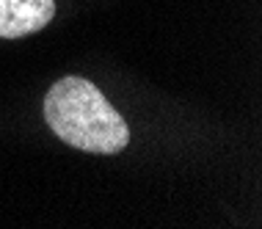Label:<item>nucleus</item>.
I'll return each mask as SVG.
<instances>
[{"label":"nucleus","instance_id":"2","mask_svg":"<svg viewBox=\"0 0 262 229\" xmlns=\"http://www.w3.org/2000/svg\"><path fill=\"white\" fill-rule=\"evenodd\" d=\"M55 17V0H0V39H23L47 28Z\"/></svg>","mask_w":262,"mask_h":229},{"label":"nucleus","instance_id":"1","mask_svg":"<svg viewBox=\"0 0 262 229\" xmlns=\"http://www.w3.org/2000/svg\"><path fill=\"white\" fill-rule=\"evenodd\" d=\"M45 119L63 144L89 155H116L130 144V130L91 80L67 75L47 91Z\"/></svg>","mask_w":262,"mask_h":229}]
</instances>
